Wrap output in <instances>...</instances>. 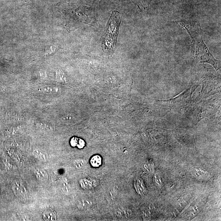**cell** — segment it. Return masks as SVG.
<instances>
[{"mask_svg":"<svg viewBox=\"0 0 221 221\" xmlns=\"http://www.w3.org/2000/svg\"><path fill=\"white\" fill-rule=\"evenodd\" d=\"M177 23L185 29L192 40L194 55L200 63H207L218 69L219 61L214 57L204 43L200 26L196 23L178 22Z\"/></svg>","mask_w":221,"mask_h":221,"instance_id":"6da1fadb","label":"cell"},{"mask_svg":"<svg viewBox=\"0 0 221 221\" xmlns=\"http://www.w3.org/2000/svg\"><path fill=\"white\" fill-rule=\"evenodd\" d=\"M120 20V13L118 11H113L107 23L106 33L102 37L101 40L116 44Z\"/></svg>","mask_w":221,"mask_h":221,"instance_id":"7a4b0ae2","label":"cell"},{"mask_svg":"<svg viewBox=\"0 0 221 221\" xmlns=\"http://www.w3.org/2000/svg\"><path fill=\"white\" fill-rule=\"evenodd\" d=\"M14 193L19 198L25 199L27 197L26 191L24 185L20 182H15L12 185Z\"/></svg>","mask_w":221,"mask_h":221,"instance_id":"3957f363","label":"cell"},{"mask_svg":"<svg viewBox=\"0 0 221 221\" xmlns=\"http://www.w3.org/2000/svg\"><path fill=\"white\" fill-rule=\"evenodd\" d=\"M35 173L36 178L41 181H47L48 179V174L43 169H37L35 170Z\"/></svg>","mask_w":221,"mask_h":221,"instance_id":"277c9868","label":"cell"},{"mask_svg":"<svg viewBox=\"0 0 221 221\" xmlns=\"http://www.w3.org/2000/svg\"><path fill=\"white\" fill-rule=\"evenodd\" d=\"M43 218L45 221H55L57 219L56 213L52 210H47L43 214Z\"/></svg>","mask_w":221,"mask_h":221,"instance_id":"5b68a950","label":"cell"},{"mask_svg":"<svg viewBox=\"0 0 221 221\" xmlns=\"http://www.w3.org/2000/svg\"><path fill=\"white\" fill-rule=\"evenodd\" d=\"M70 144L73 147H77L79 149H82L85 145V143L84 140L75 137L72 138L71 139Z\"/></svg>","mask_w":221,"mask_h":221,"instance_id":"8992f818","label":"cell"},{"mask_svg":"<svg viewBox=\"0 0 221 221\" xmlns=\"http://www.w3.org/2000/svg\"><path fill=\"white\" fill-rule=\"evenodd\" d=\"M90 163L93 167H98L102 165V159L100 156L96 155L92 157L90 161Z\"/></svg>","mask_w":221,"mask_h":221,"instance_id":"52a82bcc","label":"cell"},{"mask_svg":"<svg viewBox=\"0 0 221 221\" xmlns=\"http://www.w3.org/2000/svg\"><path fill=\"white\" fill-rule=\"evenodd\" d=\"M56 88L57 87H52V86H46L42 87L41 90L44 93L52 94L57 92Z\"/></svg>","mask_w":221,"mask_h":221,"instance_id":"ba28073f","label":"cell"},{"mask_svg":"<svg viewBox=\"0 0 221 221\" xmlns=\"http://www.w3.org/2000/svg\"><path fill=\"white\" fill-rule=\"evenodd\" d=\"M33 154L36 157V158L41 161H46L45 155L39 150H34L33 152Z\"/></svg>","mask_w":221,"mask_h":221,"instance_id":"9c48e42d","label":"cell"},{"mask_svg":"<svg viewBox=\"0 0 221 221\" xmlns=\"http://www.w3.org/2000/svg\"><path fill=\"white\" fill-rule=\"evenodd\" d=\"M193 175L199 178H203L206 175V172L203 171V170L197 168L193 171Z\"/></svg>","mask_w":221,"mask_h":221,"instance_id":"30bf717a","label":"cell"},{"mask_svg":"<svg viewBox=\"0 0 221 221\" xmlns=\"http://www.w3.org/2000/svg\"><path fill=\"white\" fill-rule=\"evenodd\" d=\"M155 180L156 183L157 184V185L161 186L162 184V182L161 181V179L159 177V176L158 175H155Z\"/></svg>","mask_w":221,"mask_h":221,"instance_id":"8fae6325","label":"cell"},{"mask_svg":"<svg viewBox=\"0 0 221 221\" xmlns=\"http://www.w3.org/2000/svg\"><path fill=\"white\" fill-rule=\"evenodd\" d=\"M82 161H80V160H76L75 161V162H74V164H75V166L76 167H77L79 168L81 167V165H82V164L83 163H82Z\"/></svg>","mask_w":221,"mask_h":221,"instance_id":"7c38bea8","label":"cell"},{"mask_svg":"<svg viewBox=\"0 0 221 221\" xmlns=\"http://www.w3.org/2000/svg\"><path fill=\"white\" fill-rule=\"evenodd\" d=\"M137 185L139 187L137 188V190H139V189H140V185H139V184H137ZM143 185H142L141 187L142 186H143ZM141 189H142V190H144H144H145V188H141Z\"/></svg>","mask_w":221,"mask_h":221,"instance_id":"4fadbf2b","label":"cell"}]
</instances>
